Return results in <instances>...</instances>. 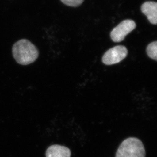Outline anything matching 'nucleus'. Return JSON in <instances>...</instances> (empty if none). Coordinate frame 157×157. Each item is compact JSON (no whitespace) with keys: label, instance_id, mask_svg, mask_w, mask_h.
<instances>
[{"label":"nucleus","instance_id":"obj_3","mask_svg":"<svg viewBox=\"0 0 157 157\" xmlns=\"http://www.w3.org/2000/svg\"><path fill=\"white\" fill-rule=\"evenodd\" d=\"M127 54L126 47L122 45L115 46L105 52L103 56V62L107 65L117 64L124 59Z\"/></svg>","mask_w":157,"mask_h":157},{"label":"nucleus","instance_id":"obj_6","mask_svg":"<svg viewBox=\"0 0 157 157\" xmlns=\"http://www.w3.org/2000/svg\"><path fill=\"white\" fill-rule=\"evenodd\" d=\"M71 151L65 146L55 144L47 149L46 157H70Z\"/></svg>","mask_w":157,"mask_h":157},{"label":"nucleus","instance_id":"obj_5","mask_svg":"<svg viewBox=\"0 0 157 157\" xmlns=\"http://www.w3.org/2000/svg\"><path fill=\"white\" fill-rule=\"evenodd\" d=\"M141 9L151 23L154 25L157 24V3L156 2H146L142 4Z\"/></svg>","mask_w":157,"mask_h":157},{"label":"nucleus","instance_id":"obj_7","mask_svg":"<svg viewBox=\"0 0 157 157\" xmlns=\"http://www.w3.org/2000/svg\"><path fill=\"white\" fill-rule=\"evenodd\" d=\"M147 52L148 56L152 59L157 61V42H153L148 45L147 48Z\"/></svg>","mask_w":157,"mask_h":157},{"label":"nucleus","instance_id":"obj_2","mask_svg":"<svg viewBox=\"0 0 157 157\" xmlns=\"http://www.w3.org/2000/svg\"><path fill=\"white\" fill-rule=\"evenodd\" d=\"M116 157H145L144 144L137 138H127L119 146Z\"/></svg>","mask_w":157,"mask_h":157},{"label":"nucleus","instance_id":"obj_1","mask_svg":"<svg viewBox=\"0 0 157 157\" xmlns=\"http://www.w3.org/2000/svg\"><path fill=\"white\" fill-rule=\"evenodd\" d=\"M12 52L17 62L22 65L34 62L39 56L36 47L26 39H21L16 42L12 48Z\"/></svg>","mask_w":157,"mask_h":157},{"label":"nucleus","instance_id":"obj_4","mask_svg":"<svg viewBox=\"0 0 157 157\" xmlns=\"http://www.w3.org/2000/svg\"><path fill=\"white\" fill-rule=\"evenodd\" d=\"M136 24L132 20H125L114 28L110 34L112 40L116 42L122 41L126 36L135 28Z\"/></svg>","mask_w":157,"mask_h":157},{"label":"nucleus","instance_id":"obj_8","mask_svg":"<svg viewBox=\"0 0 157 157\" xmlns=\"http://www.w3.org/2000/svg\"><path fill=\"white\" fill-rule=\"evenodd\" d=\"M61 1L68 6L77 7L83 2V0H61Z\"/></svg>","mask_w":157,"mask_h":157}]
</instances>
